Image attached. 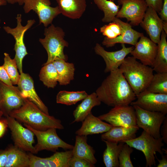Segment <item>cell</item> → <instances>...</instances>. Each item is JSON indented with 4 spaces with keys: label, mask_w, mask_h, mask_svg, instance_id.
I'll return each mask as SVG.
<instances>
[{
    "label": "cell",
    "mask_w": 167,
    "mask_h": 167,
    "mask_svg": "<svg viewBox=\"0 0 167 167\" xmlns=\"http://www.w3.org/2000/svg\"><path fill=\"white\" fill-rule=\"evenodd\" d=\"M17 26L11 28L8 26H4V29L8 34L12 35L14 37L15 43L14 49L15 54L14 58L16 62L20 74L23 72L22 61L24 57L28 54L24 43V36L25 32L35 23L34 19H30L27 21V24L23 26L21 24V15L18 14L16 17Z\"/></svg>",
    "instance_id": "ba28073f"
},
{
    "label": "cell",
    "mask_w": 167,
    "mask_h": 167,
    "mask_svg": "<svg viewBox=\"0 0 167 167\" xmlns=\"http://www.w3.org/2000/svg\"><path fill=\"white\" fill-rule=\"evenodd\" d=\"M69 167H94L95 165L83 159L72 156L69 162Z\"/></svg>",
    "instance_id": "8d00e7d4"
},
{
    "label": "cell",
    "mask_w": 167,
    "mask_h": 167,
    "mask_svg": "<svg viewBox=\"0 0 167 167\" xmlns=\"http://www.w3.org/2000/svg\"><path fill=\"white\" fill-rule=\"evenodd\" d=\"M3 115L2 112L0 110V118H1Z\"/></svg>",
    "instance_id": "c3c4849f"
},
{
    "label": "cell",
    "mask_w": 167,
    "mask_h": 167,
    "mask_svg": "<svg viewBox=\"0 0 167 167\" xmlns=\"http://www.w3.org/2000/svg\"><path fill=\"white\" fill-rule=\"evenodd\" d=\"M7 161L5 167H29L30 160L26 151L11 145L7 148Z\"/></svg>",
    "instance_id": "484cf974"
},
{
    "label": "cell",
    "mask_w": 167,
    "mask_h": 167,
    "mask_svg": "<svg viewBox=\"0 0 167 167\" xmlns=\"http://www.w3.org/2000/svg\"><path fill=\"white\" fill-rule=\"evenodd\" d=\"M87 136L77 135L75 145L72 149L73 156L85 160L95 164L97 160L94 156L95 151L87 143Z\"/></svg>",
    "instance_id": "cb8c5ba5"
},
{
    "label": "cell",
    "mask_w": 167,
    "mask_h": 167,
    "mask_svg": "<svg viewBox=\"0 0 167 167\" xmlns=\"http://www.w3.org/2000/svg\"><path fill=\"white\" fill-rule=\"evenodd\" d=\"M51 4L50 0H25L23 8L26 13L34 11L38 15L39 24H43L46 27L61 13L58 6L52 7Z\"/></svg>",
    "instance_id": "4fadbf2b"
},
{
    "label": "cell",
    "mask_w": 167,
    "mask_h": 167,
    "mask_svg": "<svg viewBox=\"0 0 167 167\" xmlns=\"http://www.w3.org/2000/svg\"><path fill=\"white\" fill-rule=\"evenodd\" d=\"M8 123L14 145L25 151L36 154L33 144L35 140L34 133L29 129L24 127L17 120L10 116L6 117Z\"/></svg>",
    "instance_id": "9c48e42d"
},
{
    "label": "cell",
    "mask_w": 167,
    "mask_h": 167,
    "mask_svg": "<svg viewBox=\"0 0 167 167\" xmlns=\"http://www.w3.org/2000/svg\"><path fill=\"white\" fill-rule=\"evenodd\" d=\"M131 54L143 64L152 67L158 49V45L144 35L140 38Z\"/></svg>",
    "instance_id": "2e32d148"
},
{
    "label": "cell",
    "mask_w": 167,
    "mask_h": 167,
    "mask_svg": "<svg viewBox=\"0 0 167 167\" xmlns=\"http://www.w3.org/2000/svg\"><path fill=\"white\" fill-rule=\"evenodd\" d=\"M0 81L9 85H13L6 70L3 65L0 66Z\"/></svg>",
    "instance_id": "f35d334b"
},
{
    "label": "cell",
    "mask_w": 167,
    "mask_h": 167,
    "mask_svg": "<svg viewBox=\"0 0 167 167\" xmlns=\"http://www.w3.org/2000/svg\"><path fill=\"white\" fill-rule=\"evenodd\" d=\"M160 128V134L163 141L167 144V117L166 116Z\"/></svg>",
    "instance_id": "ab89813d"
},
{
    "label": "cell",
    "mask_w": 167,
    "mask_h": 167,
    "mask_svg": "<svg viewBox=\"0 0 167 167\" xmlns=\"http://www.w3.org/2000/svg\"><path fill=\"white\" fill-rule=\"evenodd\" d=\"M167 34L162 30L158 44L157 54L152 67L156 73L167 72Z\"/></svg>",
    "instance_id": "4316f807"
},
{
    "label": "cell",
    "mask_w": 167,
    "mask_h": 167,
    "mask_svg": "<svg viewBox=\"0 0 167 167\" xmlns=\"http://www.w3.org/2000/svg\"><path fill=\"white\" fill-rule=\"evenodd\" d=\"M57 71L58 82L60 85L69 84L74 79L75 67L72 63L62 59H57L52 62Z\"/></svg>",
    "instance_id": "83f0119b"
},
{
    "label": "cell",
    "mask_w": 167,
    "mask_h": 167,
    "mask_svg": "<svg viewBox=\"0 0 167 167\" xmlns=\"http://www.w3.org/2000/svg\"><path fill=\"white\" fill-rule=\"evenodd\" d=\"M119 68L136 96L146 90L154 75L152 67L133 56L126 58Z\"/></svg>",
    "instance_id": "3957f363"
},
{
    "label": "cell",
    "mask_w": 167,
    "mask_h": 167,
    "mask_svg": "<svg viewBox=\"0 0 167 167\" xmlns=\"http://www.w3.org/2000/svg\"><path fill=\"white\" fill-rule=\"evenodd\" d=\"M99 9L103 11L104 16L102 22L109 23L113 22L119 11V6L111 1L108 0H93Z\"/></svg>",
    "instance_id": "4dcf8cb0"
},
{
    "label": "cell",
    "mask_w": 167,
    "mask_h": 167,
    "mask_svg": "<svg viewBox=\"0 0 167 167\" xmlns=\"http://www.w3.org/2000/svg\"><path fill=\"white\" fill-rule=\"evenodd\" d=\"M43 65L39 75L40 79L47 88H53L58 82L57 70L53 62Z\"/></svg>",
    "instance_id": "f546056e"
},
{
    "label": "cell",
    "mask_w": 167,
    "mask_h": 167,
    "mask_svg": "<svg viewBox=\"0 0 167 167\" xmlns=\"http://www.w3.org/2000/svg\"><path fill=\"white\" fill-rule=\"evenodd\" d=\"M81 127L75 132L76 135L87 136L88 135L102 134L112 128L111 124L106 123L91 112L82 122Z\"/></svg>",
    "instance_id": "44dd1931"
},
{
    "label": "cell",
    "mask_w": 167,
    "mask_h": 167,
    "mask_svg": "<svg viewBox=\"0 0 167 167\" xmlns=\"http://www.w3.org/2000/svg\"><path fill=\"white\" fill-rule=\"evenodd\" d=\"M136 99L130 105H136L148 111L167 113V94L155 93L145 90L137 95Z\"/></svg>",
    "instance_id": "5bb4252c"
},
{
    "label": "cell",
    "mask_w": 167,
    "mask_h": 167,
    "mask_svg": "<svg viewBox=\"0 0 167 167\" xmlns=\"http://www.w3.org/2000/svg\"><path fill=\"white\" fill-rule=\"evenodd\" d=\"M122 48L120 50L109 52L105 50L100 44L96 43L94 49L96 54L100 56L103 59L106 66L104 70L105 73L119 68L124 61L126 57L133 49L134 47H126L125 44H121Z\"/></svg>",
    "instance_id": "9a60e30c"
},
{
    "label": "cell",
    "mask_w": 167,
    "mask_h": 167,
    "mask_svg": "<svg viewBox=\"0 0 167 167\" xmlns=\"http://www.w3.org/2000/svg\"><path fill=\"white\" fill-rule=\"evenodd\" d=\"M162 29L167 34V21H163Z\"/></svg>",
    "instance_id": "bcb514c9"
},
{
    "label": "cell",
    "mask_w": 167,
    "mask_h": 167,
    "mask_svg": "<svg viewBox=\"0 0 167 167\" xmlns=\"http://www.w3.org/2000/svg\"><path fill=\"white\" fill-rule=\"evenodd\" d=\"M96 92L101 101L113 107L130 105L136 99V96L118 68L110 72Z\"/></svg>",
    "instance_id": "6da1fadb"
},
{
    "label": "cell",
    "mask_w": 167,
    "mask_h": 167,
    "mask_svg": "<svg viewBox=\"0 0 167 167\" xmlns=\"http://www.w3.org/2000/svg\"><path fill=\"white\" fill-rule=\"evenodd\" d=\"M113 21L117 22L120 25L122 33L113 39H109L105 37L102 43L106 47H113L118 43L126 44L135 46L138 39L144 35L143 33L133 29L129 24L122 21L118 18L116 17Z\"/></svg>",
    "instance_id": "ac0fdd59"
},
{
    "label": "cell",
    "mask_w": 167,
    "mask_h": 167,
    "mask_svg": "<svg viewBox=\"0 0 167 167\" xmlns=\"http://www.w3.org/2000/svg\"><path fill=\"white\" fill-rule=\"evenodd\" d=\"M148 7L154 9L157 13L161 10L163 6V0H145Z\"/></svg>",
    "instance_id": "74e56055"
},
{
    "label": "cell",
    "mask_w": 167,
    "mask_h": 167,
    "mask_svg": "<svg viewBox=\"0 0 167 167\" xmlns=\"http://www.w3.org/2000/svg\"><path fill=\"white\" fill-rule=\"evenodd\" d=\"M7 149H0V167H5L7 161Z\"/></svg>",
    "instance_id": "7bdbcfd3"
},
{
    "label": "cell",
    "mask_w": 167,
    "mask_h": 167,
    "mask_svg": "<svg viewBox=\"0 0 167 167\" xmlns=\"http://www.w3.org/2000/svg\"><path fill=\"white\" fill-rule=\"evenodd\" d=\"M17 85L24 98H27L33 103L43 112L49 114L48 108L36 93L33 80L29 74L23 72L21 73Z\"/></svg>",
    "instance_id": "ffe728a7"
},
{
    "label": "cell",
    "mask_w": 167,
    "mask_h": 167,
    "mask_svg": "<svg viewBox=\"0 0 167 167\" xmlns=\"http://www.w3.org/2000/svg\"><path fill=\"white\" fill-rule=\"evenodd\" d=\"M88 94L85 91H60L56 96L57 103L70 105L75 104L85 98Z\"/></svg>",
    "instance_id": "1f68e13d"
},
{
    "label": "cell",
    "mask_w": 167,
    "mask_h": 167,
    "mask_svg": "<svg viewBox=\"0 0 167 167\" xmlns=\"http://www.w3.org/2000/svg\"><path fill=\"white\" fill-rule=\"evenodd\" d=\"M8 115L37 130L64 129L60 120L45 113L27 98H25L22 106L11 111Z\"/></svg>",
    "instance_id": "7a4b0ae2"
},
{
    "label": "cell",
    "mask_w": 167,
    "mask_h": 167,
    "mask_svg": "<svg viewBox=\"0 0 167 167\" xmlns=\"http://www.w3.org/2000/svg\"><path fill=\"white\" fill-rule=\"evenodd\" d=\"M25 99L18 87L9 85L0 81V110L5 116L22 106Z\"/></svg>",
    "instance_id": "8fae6325"
},
{
    "label": "cell",
    "mask_w": 167,
    "mask_h": 167,
    "mask_svg": "<svg viewBox=\"0 0 167 167\" xmlns=\"http://www.w3.org/2000/svg\"><path fill=\"white\" fill-rule=\"evenodd\" d=\"M133 151V148L125 143L118 156L119 167H134L130 157Z\"/></svg>",
    "instance_id": "e575fe53"
},
{
    "label": "cell",
    "mask_w": 167,
    "mask_h": 167,
    "mask_svg": "<svg viewBox=\"0 0 167 167\" xmlns=\"http://www.w3.org/2000/svg\"><path fill=\"white\" fill-rule=\"evenodd\" d=\"M137 126L131 127L113 126L101 136L104 141H107L119 143L133 139L136 137V134L139 130Z\"/></svg>",
    "instance_id": "7402d4cb"
},
{
    "label": "cell",
    "mask_w": 167,
    "mask_h": 167,
    "mask_svg": "<svg viewBox=\"0 0 167 167\" xmlns=\"http://www.w3.org/2000/svg\"><path fill=\"white\" fill-rule=\"evenodd\" d=\"M7 2L11 4H14L15 3H17L20 5H23L25 0H6Z\"/></svg>",
    "instance_id": "f6af8a7d"
},
{
    "label": "cell",
    "mask_w": 167,
    "mask_h": 167,
    "mask_svg": "<svg viewBox=\"0 0 167 167\" xmlns=\"http://www.w3.org/2000/svg\"><path fill=\"white\" fill-rule=\"evenodd\" d=\"M132 106L135 109L138 127L155 138H161L160 128L166 114L161 112L148 111L136 105Z\"/></svg>",
    "instance_id": "52a82bcc"
},
{
    "label": "cell",
    "mask_w": 167,
    "mask_h": 167,
    "mask_svg": "<svg viewBox=\"0 0 167 167\" xmlns=\"http://www.w3.org/2000/svg\"><path fill=\"white\" fill-rule=\"evenodd\" d=\"M146 90L155 93L167 94V72L154 74Z\"/></svg>",
    "instance_id": "d6a6232c"
},
{
    "label": "cell",
    "mask_w": 167,
    "mask_h": 167,
    "mask_svg": "<svg viewBox=\"0 0 167 167\" xmlns=\"http://www.w3.org/2000/svg\"><path fill=\"white\" fill-rule=\"evenodd\" d=\"M98 117L113 126L131 127L137 126L135 109L131 105L113 107L108 113Z\"/></svg>",
    "instance_id": "30bf717a"
},
{
    "label": "cell",
    "mask_w": 167,
    "mask_h": 167,
    "mask_svg": "<svg viewBox=\"0 0 167 167\" xmlns=\"http://www.w3.org/2000/svg\"><path fill=\"white\" fill-rule=\"evenodd\" d=\"M163 0L162 7L158 13L163 21H167V0Z\"/></svg>",
    "instance_id": "b9f144b4"
},
{
    "label": "cell",
    "mask_w": 167,
    "mask_h": 167,
    "mask_svg": "<svg viewBox=\"0 0 167 167\" xmlns=\"http://www.w3.org/2000/svg\"><path fill=\"white\" fill-rule=\"evenodd\" d=\"M29 167H69V162L73 156L71 150L65 152H56L46 158L40 157L30 152Z\"/></svg>",
    "instance_id": "e0dca14e"
},
{
    "label": "cell",
    "mask_w": 167,
    "mask_h": 167,
    "mask_svg": "<svg viewBox=\"0 0 167 167\" xmlns=\"http://www.w3.org/2000/svg\"><path fill=\"white\" fill-rule=\"evenodd\" d=\"M61 13L72 19H79L87 7L86 0H56Z\"/></svg>",
    "instance_id": "603a6c76"
},
{
    "label": "cell",
    "mask_w": 167,
    "mask_h": 167,
    "mask_svg": "<svg viewBox=\"0 0 167 167\" xmlns=\"http://www.w3.org/2000/svg\"><path fill=\"white\" fill-rule=\"evenodd\" d=\"M7 1L6 0H0V6L2 5H5L6 4ZM1 20L0 19V23Z\"/></svg>",
    "instance_id": "7dc6e473"
},
{
    "label": "cell",
    "mask_w": 167,
    "mask_h": 167,
    "mask_svg": "<svg viewBox=\"0 0 167 167\" xmlns=\"http://www.w3.org/2000/svg\"><path fill=\"white\" fill-rule=\"evenodd\" d=\"M45 37L40 38V42L46 50L48 59L45 65L53 62L57 59H62L66 61L67 57L64 53V49L67 47L69 44L64 40L65 33L63 29L53 24L44 30Z\"/></svg>",
    "instance_id": "277c9868"
},
{
    "label": "cell",
    "mask_w": 167,
    "mask_h": 167,
    "mask_svg": "<svg viewBox=\"0 0 167 167\" xmlns=\"http://www.w3.org/2000/svg\"><path fill=\"white\" fill-rule=\"evenodd\" d=\"M104 141L106 146L103 155V161L105 166L118 167V156L125 143Z\"/></svg>",
    "instance_id": "f1b7e54d"
},
{
    "label": "cell",
    "mask_w": 167,
    "mask_h": 167,
    "mask_svg": "<svg viewBox=\"0 0 167 167\" xmlns=\"http://www.w3.org/2000/svg\"><path fill=\"white\" fill-rule=\"evenodd\" d=\"M161 137L155 138L143 131L137 137L125 141L131 147L142 152L146 159V167L155 165V156L156 152L163 155L162 147L164 143Z\"/></svg>",
    "instance_id": "5b68a950"
},
{
    "label": "cell",
    "mask_w": 167,
    "mask_h": 167,
    "mask_svg": "<svg viewBox=\"0 0 167 167\" xmlns=\"http://www.w3.org/2000/svg\"><path fill=\"white\" fill-rule=\"evenodd\" d=\"M4 62L3 66L6 70L10 79L14 85L17 84L20 75L18 71V66L15 59H11L9 54L4 53Z\"/></svg>",
    "instance_id": "836d02e7"
},
{
    "label": "cell",
    "mask_w": 167,
    "mask_h": 167,
    "mask_svg": "<svg viewBox=\"0 0 167 167\" xmlns=\"http://www.w3.org/2000/svg\"><path fill=\"white\" fill-rule=\"evenodd\" d=\"M24 125L32 131L37 138V143L34 146L36 154L44 150L56 152L59 148L68 150H71L73 148V145L65 142L59 137L55 128L41 131L35 129L25 124Z\"/></svg>",
    "instance_id": "8992f818"
},
{
    "label": "cell",
    "mask_w": 167,
    "mask_h": 167,
    "mask_svg": "<svg viewBox=\"0 0 167 167\" xmlns=\"http://www.w3.org/2000/svg\"><path fill=\"white\" fill-rule=\"evenodd\" d=\"M82 101L81 103L77 105L73 111L74 120L71 123L83 122L91 112L92 108L95 106L100 105L101 103L96 92L88 95Z\"/></svg>",
    "instance_id": "d4e9b609"
},
{
    "label": "cell",
    "mask_w": 167,
    "mask_h": 167,
    "mask_svg": "<svg viewBox=\"0 0 167 167\" xmlns=\"http://www.w3.org/2000/svg\"><path fill=\"white\" fill-rule=\"evenodd\" d=\"M159 164L157 165V167H167V155L162 156L161 159H157Z\"/></svg>",
    "instance_id": "ee69618b"
},
{
    "label": "cell",
    "mask_w": 167,
    "mask_h": 167,
    "mask_svg": "<svg viewBox=\"0 0 167 167\" xmlns=\"http://www.w3.org/2000/svg\"><path fill=\"white\" fill-rule=\"evenodd\" d=\"M100 32L107 38L113 39L120 35L122 31L120 25L117 22L113 21L101 27Z\"/></svg>",
    "instance_id": "d590c367"
},
{
    "label": "cell",
    "mask_w": 167,
    "mask_h": 167,
    "mask_svg": "<svg viewBox=\"0 0 167 167\" xmlns=\"http://www.w3.org/2000/svg\"><path fill=\"white\" fill-rule=\"evenodd\" d=\"M149 36L150 39L158 44L163 30V21L152 8L148 7L143 19L139 24Z\"/></svg>",
    "instance_id": "d6986e66"
},
{
    "label": "cell",
    "mask_w": 167,
    "mask_h": 167,
    "mask_svg": "<svg viewBox=\"0 0 167 167\" xmlns=\"http://www.w3.org/2000/svg\"><path fill=\"white\" fill-rule=\"evenodd\" d=\"M8 127V123L6 118L2 117L0 118V138L4 135Z\"/></svg>",
    "instance_id": "60d3db41"
},
{
    "label": "cell",
    "mask_w": 167,
    "mask_h": 167,
    "mask_svg": "<svg viewBox=\"0 0 167 167\" xmlns=\"http://www.w3.org/2000/svg\"><path fill=\"white\" fill-rule=\"evenodd\" d=\"M122 7L116 15L125 18L131 26H137L142 21L148 8L145 0H118Z\"/></svg>",
    "instance_id": "7c38bea8"
}]
</instances>
